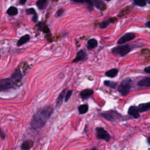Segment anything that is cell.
Listing matches in <instances>:
<instances>
[{"instance_id":"6da1fadb","label":"cell","mask_w":150,"mask_h":150,"mask_svg":"<svg viewBox=\"0 0 150 150\" xmlns=\"http://www.w3.org/2000/svg\"><path fill=\"white\" fill-rule=\"evenodd\" d=\"M53 111L52 107L47 106L39 109L32 117L30 124L35 129L42 128L50 118Z\"/></svg>"},{"instance_id":"7a4b0ae2","label":"cell","mask_w":150,"mask_h":150,"mask_svg":"<svg viewBox=\"0 0 150 150\" xmlns=\"http://www.w3.org/2000/svg\"><path fill=\"white\" fill-rule=\"evenodd\" d=\"M132 84V80L130 78L124 79L118 86V90L122 96H126L130 91Z\"/></svg>"},{"instance_id":"3957f363","label":"cell","mask_w":150,"mask_h":150,"mask_svg":"<svg viewBox=\"0 0 150 150\" xmlns=\"http://www.w3.org/2000/svg\"><path fill=\"white\" fill-rule=\"evenodd\" d=\"M18 83V82H17L12 77L10 78L1 79L0 80V91H5L13 88Z\"/></svg>"},{"instance_id":"277c9868","label":"cell","mask_w":150,"mask_h":150,"mask_svg":"<svg viewBox=\"0 0 150 150\" xmlns=\"http://www.w3.org/2000/svg\"><path fill=\"white\" fill-rule=\"evenodd\" d=\"M101 115L110 121H114L121 118V115L116 111L110 110L105 112H103Z\"/></svg>"},{"instance_id":"5b68a950","label":"cell","mask_w":150,"mask_h":150,"mask_svg":"<svg viewBox=\"0 0 150 150\" xmlns=\"http://www.w3.org/2000/svg\"><path fill=\"white\" fill-rule=\"evenodd\" d=\"M131 50V49L128 45H122L114 47L112 49V52L117 54L120 56H124L127 54Z\"/></svg>"},{"instance_id":"8992f818","label":"cell","mask_w":150,"mask_h":150,"mask_svg":"<svg viewBox=\"0 0 150 150\" xmlns=\"http://www.w3.org/2000/svg\"><path fill=\"white\" fill-rule=\"evenodd\" d=\"M97 137L101 139H104L106 141H109L110 136L109 134L102 127H97L96 129Z\"/></svg>"},{"instance_id":"52a82bcc","label":"cell","mask_w":150,"mask_h":150,"mask_svg":"<svg viewBox=\"0 0 150 150\" xmlns=\"http://www.w3.org/2000/svg\"><path fill=\"white\" fill-rule=\"evenodd\" d=\"M135 37V35L134 33L129 32L124 34L123 36H122L117 41V43L120 45H122L125 42H129L132 39H134Z\"/></svg>"},{"instance_id":"ba28073f","label":"cell","mask_w":150,"mask_h":150,"mask_svg":"<svg viewBox=\"0 0 150 150\" xmlns=\"http://www.w3.org/2000/svg\"><path fill=\"white\" fill-rule=\"evenodd\" d=\"M128 113L129 115L132 116L135 118H138L139 117V112L138 107L136 106H131L128 109Z\"/></svg>"},{"instance_id":"9c48e42d","label":"cell","mask_w":150,"mask_h":150,"mask_svg":"<svg viewBox=\"0 0 150 150\" xmlns=\"http://www.w3.org/2000/svg\"><path fill=\"white\" fill-rule=\"evenodd\" d=\"M86 57H87V54L86 52L83 50H81L77 53L76 58L73 59L72 62H77L79 61L84 60L86 59Z\"/></svg>"},{"instance_id":"30bf717a","label":"cell","mask_w":150,"mask_h":150,"mask_svg":"<svg viewBox=\"0 0 150 150\" xmlns=\"http://www.w3.org/2000/svg\"><path fill=\"white\" fill-rule=\"evenodd\" d=\"M93 6L103 11L106 9V6L102 0H91Z\"/></svg>"},{"instance_id":"8fae6325","label":"cell","mask_w":150,"mask_h":150,"mask_svg":"<svg viewBox=\"0 0 150 150\" xmlns=\"http://www.w3.org/2000/svg\"><path fill=\"white\" fill-rule=\"evenodd\" d=\"M94 91L92 89H85L83 91H81L80 93L81 97L83 99H87L88 97H90V96H91L93 94Z\"/></svg>"},{"instance_id":"7c38bea8","label":"cell","mask_w":150,"mask_h":150,"mask_svg":"<svg viewBox=\"0 0 150 150\" xmlns=\"http://www.w3.org/2000/svg\"><path fill=\"white\" fill-rule=\"evenodd\" d=\"M65 94H66V89H64L60 93L59 96H58V97L56 101V107L57 108H59L60 107V106L62 105Z\"/></svg>"},{"instance_id":"4fadbf2b","label":"cell","mask_w":150,"mask_h":150,"mask_svg":"<svg viewBox=\"0 0 150 150\" xmlns=\"http://www.w3.org/2000/svg\"><path fill=\"white\" fill-rule=\"evenodd\" d=\"M138 86L141 87H149L150 86V78L149 77H145L140 80L137 83Z\"/></svg>"},{"instance_id":"5bb4252c","label":"cell","mask_w":150,"mask_h":150,"mask_svg":"<svg viewBox=\"0 0 150 150\" xmlns=\"http://www.w3.org/2000/svg\"><path fill=\"white\" fill-rule=\"evenodd\" d=\"M26 13L28 15H33V17H32V21H33L34 22H36L37 20H38V15L36 14V11L34 8H30L29 9H27L26 10Z\"/></svg>"},{"instance_id":"9a60e30c","label":"cell","mask_w":150,"mask_h":150,"mask_svg":"<svg viewBox=\"0 0 150 150\" xmlns=\"http://www.w3.org/2000/svg\"><path fill=\"white\" fill-rule=\"evenodd\" d=\"M150 108V103H142L138 105V109L139 112H142L148 111Z\"/></svg>"},{"instance_id":"2e32d148","label":"cell","mask_w":150,"mask_h":150,"mask_svg":"<svg viewBox=\"0 0 150 150\" xmlns=\"http://www.w3.org/2000/svg\"><path fill=\"white\" fill-rule=\"evenodd\" d=\"M30 39V36L29 35H25L24 36H22L18 41L17 45L18 46H21L23 45V44L26 43Z\"/></svg>"},{"instance_id":"e0dca14e","label":"cell","mask_w":150,"mask_h":150,"mask_svg":"<svg viewBox=\"0 0 150 150\" xmlns=\"http://www.w3.org/2000/svg\"><path fill=\"white\" fill-rule=\"evenodd\" d=\"M11 77L12 78H13L17 82L19 83L21 80L22 76V73H21V71L19 70H16L12 73Z\"/></svg>"},{"instance_id":"ac0fdd59","label":"cell","mask_w":150,"mask_h":150,"mask_svg":"<svg viewBox=\"0 0 150 150\" xmlns=\"http://www.w3.org/2000/svg\"><path fill=\"white\" fill-rule=\"evenodd\" d=\"M33 145V142L32 141H25L23 142L21 148L22 149H29L32 147Z\"/></svg>"},{"instance_id":"d6986e66","label":"cell","mask_w":150,"mask_h":150,"mask_svg":"<svg viewBox=\"0 0 150 150\" xmlns=\"http://www.w3.org/2000/svg\"><path fill=\"white\" fill-rule=\"evenodd\" d=\"M118 70L117 69H112L105 72V75L109 77H114L117 75Z\"/></svg>"},{"instance_id":"ffe728a7","label":"cell","mask_w":150,"mask_h":150,"mask_svg":"<svg viewBox=\"0 0 150 150\" xmlns=\"http://www.w3.org/2000/svg\"><path fill=\"white\" fill-rule=\"evenodd\" d=\"M97 46V41L95 39H91L88 40L87 46L89 49H92Z\"/></svg>"},{"instance_id":"44dd1931","label":"cell","mask_w":150,"mask_h":150,"mask_svg":"<svg viewBox=\"0 0 150 150\" xmlns=\"http://www.w3.org/2000/svg\"><path fill=\"white\" fill-rule=\"evenodd\" d=\"M37 26L38 27V29H39L41 31H43V32H49V29L45 23L40 22L38 25H37Z\"/></svg>"},{"instance_id":"7402d4cb","label":"cell","mask_w":150,"mask_h":150,"mask_svg":"<svg viewBox=\"0 0 150 150\" xmlns=\"http://www.w3.org/2000/svg\"><path fill=\"white\" fill-rule=\"evenodd\" d=\"M88 110V106L87 104H82L79 107V112L81 114H85Z\"/></svg>"},{"instance_id":"603a6c76","label":"cell","mask_w":150,"mask_h":150,"mask_svg":"<svg viewBox=\"0 0 150 150\" xmlns=\"http://www.w3.org/2000/svg\"><path fill=\"white\" fill-rule=\"evenodd\" d=\"M47 3V0H38L36 1V5L40 9H43L46 6Z\"/></svg>"},{"instance_id":"cb8c5ba5","label":"cell","mask_w":150,"mask_h":150,"mask_svg":"<svg viewBox=\"0 0 150 150\" xmlns=\"http://www.w3.org/2000/svg\"><path fill=\"white\" fill-rule=\"evenodd\" d=\"M104 84L105 86L111 88H116L117 86V83L112 81H109V80H105L104 81Z\"/></svg>"},{"instance_id":"d4e9b609","label":"cell","mask_w":150,"mask_h":150,"mask_svg":"<svg viewBox=\"0 0 150 150\" xmlns=\"http://www.w3.org/2000/svg\"><path fill=\"white\" fill-rule=\"evenodd\" d=\"M7 13L11 16L16 15L18 13V9L15 6H11L7 10Z\"/></svg>"},{"instance_id":"484cf974","label":"cell","mask_w":150,"mask_h":150,"mask_svg":"<svg viewBox=\"0 0 150 150\" xmlns=\"http://www.w3.org/2000/svg\"><path fill=\"white\" fill-rule=\"evenodd\" d=\"M111 22V19H107L105 21H103L102 22H101L99 25H98V28L100 29H104L108 25L109 23Z\"/></svg>"},{"instance_id":"4316f807","label":"cell","mask_w":150,"mask_h":150,"mask_svg":"<svg viewBox=\"0 0 150 150\" xmlns=\"http://www.w3.org/2000/svg\"><path fill=\"white\" fill-rule=\"evenodd\" d=\"M71 1L74 2H79V3H86L87 4L90 8H92L93 5H92V3L91 2V0H70Z\"/></svg>"},{"instance_id":"83f0119b","label":"cell","mask_w":150,"mask_h":150,"mask_svg":"<svg viewBox=\"0 0 150 150\" xmlns=\"http://www.w3.org/2000/svg\"><path fill=\"white\" fill-rule=\"evenodd\" d=\"M134 4L138 6L143 7L146 5V2L145 0H133Z\"/></svg>"},{"instance_id":"f1b7e54d","label":"cell","mask_w":150,"mask_h":150,"mask_svg":"<svg viewBox=\"0 0 150 150\" xmlns=\"http://www.w3.org/2000/svg\"><path fill=\"white\" fill-rule=\"evenodd\" d=\"M72 90H69L67 93H66V95H65V98H64V101L66 102V101H67L68 100H69V99L70 98V96H71V94H72Z\"/></svg>"},{"instance_id":"f546056e","label":"cell","mask_w":150,"mask_h":150,"mask_svg":"<svg viewBox=\"0 0 150 150\" xmlns=\"http://www.w3.org/2000/svg\"><path fill=\"white\" fill-rule=\"evenodd\" d=\"M63 12H64L63 9H59V10H57V11L56 13V17H59V16H60L63 14Z\"/></svg>"},{"instance_id":"4dcf8cb0","label":"cell","mask_w":150,"mask_h":150,"mask_svg":"<svg viewBox=\"0 0 150 150\" xmlns=\"http://www.w3.org/2000/svg\"><path fill=\"white\" fill-rule=\"evenodd\" d=\"M0 135L2 139H4L5 138V134L3 131L0 129Z\"/></svg>"},{"instance_id":"1f68e13d","label":"cell","mask_w":150,"mask_h":150,"mask_svg":"<svg viewBox=\"0 0 150 150\" xmlns=\"http://www.w3.org/2000/svg\"><path fill=\"white\" fill-rule=\"evenodd\" d=\"M144 71H145L146 73H150V66H147L146 67H145V68L144 69Z\"/></svg>"},{"instance_id":"d6a6232c","label":"cell","mask_w":150,"mask_h":150,"mask_svg":"<svg viewBox=\"0 0 150 150\" xmlns=\"http://www.w3.org/2000/svg\"><path fill=\"white\" fill-rule=\"evenodd\" d=\"M26 1H27V0H20V1H19V3H20V4H21V5H23V4H25V2H26Z\"/></svg>"},{"instance_id":"836d02e7","label":"cell","mask_w":150,"mask_h":150,"mask_svg":"<svg viewBox=\"0 0 150 150\" xmlns=\"http://www.w3.org/2000/svg\"><path fill=\"white\" fill-rule=\"evenodd\" d=\"M149 23H150V21H147V22H146V23H145V25H146V26L147 28H150Z\"/></svg>"},{"instance_id":"e575fe53","label":"cell","mask_w":150,"mask_h":150,"mask_svg":"<svg viewBox=\"0 0 150 150\" xmlns=\"http://www.w3.org/2000/svg\"><path fill=\"white\" fill-rule=\"evenodd\" d=\"M146 1V2H148V4H149L150 3V0H145Z\"/></svg>"},{"instance_id":"d590c367","label":"cell","mask_w":150,"mask_h":150,"mask_svg":"<svg viewBox=\"0 0 150 150\" xmlns=\"http://www.w3.org/2000/svg\"><path fill=\"white\" fill-rule=\"evenodd\" d=\"M105 1H111V0H105Z\"/></svg>"},{"instance_id":"8d00e7d4","label":"cell","mask_w":150,"mask_h":150,"mask_svg":"<svg viewBox=\"0 0 150 150\" xmlns=\"http://www.w3.org/2000/svg\"><path fill=\"white\" fill-rule=\"evenodd\" d=\"M0 57H1V54H0Z\"/></svg>"}]
</instances>
